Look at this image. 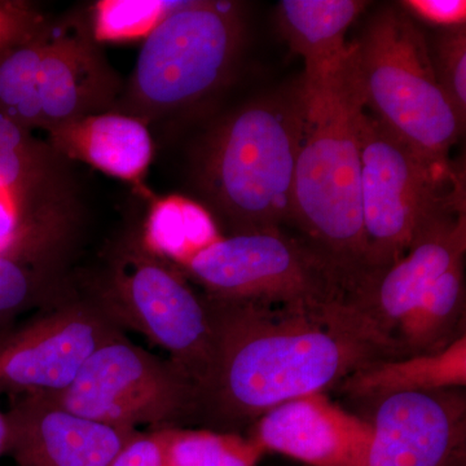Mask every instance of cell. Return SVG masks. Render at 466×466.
I'll list each match as a JSON object with an SVG mask.
<instances>
[{"mask_svg": "<svg viewBox=\"0 0 466 466\" xmlns=\"http://www.w3.org/2000/svg\"><path fill=\"white\" fill-rule=\"evenodd\" d=\"M208 299L213 346L193 417L211 431L240 433L280 404L325 392L379 359L397 358L395 346L352 308L311 312Z\"/></svg>", "mask_w": 466, "mask_h": 466, "instance_id": "1", "label": "cell"}, {"mask_svg": "<svg viewBox=\"0 0 466 466\" xmlns=\"http://www.w3.org/2000/svg\"><path fill=\"white\" fill-rule=\"evenodd\" d=\"M303 82L308 113L294 171L290 222L303 233V240L349 279L355 291L367 276L359 140L366 109L350 48L327 75Z\"/></svg>", "mask_w": 466, "mask_h": 466, "instance_id": "2", "label": "cell"}, {"mask_svg": "<svg viewBox=\"0 0 466 466\" xmlns=\"http://www.w3.org/2000/svg\"><path fill=\"white\" fill-rule=\"evenodd\" d=\"M306 113L300 76L287 87L232 110L205 137L196 177L232 235L280 229L290 222Z\"/></svg>", "mask_w": 466, "mask_h": 466, "instance_id": "3", "label": "cell"}, {"mask_svg": "<svg viewBox=\"0 0 466 466\" xmlns=\"http://www.w3.org/2000/svg\"><path fill=\"white\" fill-rule=\"evenodd\" d=\"M349 48L364 109L428 157L450 161L465 124L438 84L412 17L400 5L383 8Z\"/></svg>", "mask_w": 466, "mask_h": 466, "instance_id": "4", "label": "cell"}, {"mask_svg": "<svg viewBox=\"0 0 466 466\" xmlns=\"http://www.w3.org/2000/svg\"><path fill=\"white\" fill-rule=\"evenodd\" d=\"M359 140L366 281L400 260L441 214L465 208V183L451 161L428 157L366 110Z\"/></svg>", "mask_w": 466, "mask_h": 466, "instance_id": "5", "label": "cell"}, {"mask_svg": "<svg viewBox=\"0 0 466 466\" xmlns=\"http://www.w3.org/2000/svg\"><path fill=\"white\" fill-rule=\"evenodd\" d=\"M177 266L217 299L311 312L352 308L349 279L281 228L218 236Z\"/></svg>", "mask_w": 466, "mask_h": 466, "instance_id": "6", "label": "cell"}, {"mask_svg": "<svg viewBox=\"0 0 466 466\" xmlns=\"http://www.w3.org/2000/svg\"><path fill=\"white\" fill-rule=\"evenodd\" d=\"M244 36L235 3H183L147 36L128 86L127 116L143 121L207 99L231 78Z\"/></svg>", "mask_w": 466, "mask_h": 466, "instance_id": "7", "label": "cell"}, {"mask_svg": "<svg viewBox=\"0 0 466 466\" xmlns=\"http://www.w3.org/2000/svg\"><path fill=\"white\" fill-rule=\"evenodd\" d=\"M97 296L122 328H133L167 350L196 390L213 346L208 296L193 290L179 269L139 242H130L116 257L108 284Z\"/></svg>", "mask_w": 466, "mask_h": 466, "instance_id": "8", "label": "cell"}, {"mask_svg": "<svg viewBox=\"0 0 466 466\" xmlns=\"http://www.w3.org/2000/svg\"><path fill=\"white\" fill-rule=\"evenodd\" d=\"M47 397V395H45ZM76 415L116 428L148 425L177 428L195 416L196 390L188 376L168 359L119 334L97 349L66 390L50 395Z\"/></svg>", "mask_w": 466, "mask_h": 466, "instance_id": "9", "label": "cell"}, {"mask_svg": "<svg viewBox=\"0 0 466 466\" xmlns=\"http://www.w3.org/2000/svg\"><path fill=\"white\" fill-rule=\"evenodd\" d=\"M100 297L63 294L0 341V395L58 394L122 332Z\"/></svg>", "mask_w": 466, "mask_h": 466, "instance_id": "10", "label": "cell"}, {"mask_svg": "<svg viewBox=\"0 0 466 466\" xmlns=\"http://www.w3.org/2000/svg\"><path fill=\"white\" fill-rule=\"evenodd\" d=\"M461 389L395 392L379 398L366 466H455L464 456Z\"/></svg>", "mask_w": 466, "mask_h": 466, "instance_id": "11", "label": "cell"}, {"mask_svg": "<svg viewBox=\"0 0 466 466\" xmlns=\"http://www.w3.org/2000/svg\"><path fill=\"white\" fill-rule=\"evenodd\" d=\"M465 250V208L441 214L400 260L358 288L352 309L395 346L398 325L450 267L464 259Z\"/></svg>", "mask_w": 466, "mask_h": 466, "instance_id": "12", "label": "cell"}, {"mask_svg": "<svg viewBox=\"0 0 466 466\" xmlns=\"http://www.w3.org/2000/svg\"><path fill=\"white\" fill-rule=\"evenodd\" d=\"M249 434L265 452L306 466H366L372 425L334 403L325 392L309 394L268 410Z\"/></svg>", "mask_w": 466, "mask_h": 466, "instance_id": "13", "label": "cell"}, {"mask_svg": "<svg viewBox=\"0 0 466 466\" xmlns=\"http://www.w3.org/2000/svg\"><path fill=\"white\" fill-rule=\"evenodd\" d=\"M7 455L18 466H110L137 431L76 415L45 395L14 398Z\"/></svg>", "mask_w": 466, "mask_h": 466, "instance_id": "14", "label": "cell"}, {"mask_svg": "<svg viewBox=\"0 0 466 466\" xmlns=\"http://www.w3.org/2000/svg\"><path fill=\"white\" fill-rule=\"evenodd\" d=\"M38 94L42 126L50 128L78 116L99 115L112 99L113 81L84 36L47 33Z\"/></svg>", "mask_w": 466, "mask_h": 466, "instance_id": "15", "label": "cell"}, {"mask_svg": "<svg viewBox=\"0 0 466 466\" xmlns=\"http://www.w3.org/2000/svg\"><path fill=\"white\" fill-rule=\"evenodd\" d=\"M55 148L104 173L137 182L152 159L146 124L121 113L78 116L50 127Z\"/></svg>", "mask_w": 466, "mask_h": 466, "instance_id": "16", "label": "cell"}, {"mask_svg": "<svg viewBox=\"0 0 466 466\" xmlns=\"http://www.w3.org/2000/svg\"><path fill=\"white\" fill-rule=\"evenodd\" d=\"M367 7L360 0H283L279 25L291 51L305 60L306 81H317L341 63L346 33Z\"/></svg>", "mask_w": 466, "mask_h": 466, "instance_id": "17", "label": "cell"}, {"mask_svg": "<svg viewBox=\"0 0 466 466\" xmlns=\"http://www.w3.org/2000/svg\"><path fill=\"white\" fill-rule=\"evenodd\" d=\"M465 385V333L437 351L379 359L341 383L352 397L373 400L395 392L450 390Z\"/></svg>", "mask_w": 466, "mask_h": 466, "instance_id": "18", "label": "cell"}, {"mask_svg": "<svg viewBox=\"0 0 466 466\" xmlns=\"http://www.w3.org/2000/svg\"><path fill=\"white\" fill-rule=\"evenodd\" d=\"M58 232L0 253V341L30 309L46 308L66 291L56 283Z\"/></svg>", "mask_w": 466, "mask_h": 466, "instance_id": "19", "label": "cell"}, {"mask_svg": "<svg viewBox=\"0 0 466 466\" xmlns=\"http://www.w3.org/2000/svg\"><path fill=\"white\" fill-rule=\"evenodd\" d=\"M464 280V259H461L425 291L395 330L398 357L437 351L455 339L453 329L465 309Z\"/></svg>", "mask_w": 466, "mask_h": 466, "instance_id": "20", "label": "cell"}, {"mask_svg": "<svg viewBox=\"0 0 466 466\" xmlns=\"http://www.w3.org/2000/svg\"><path fill=\"white\" fill-rule=\"evenodd\" d=\"M47 33H34L0 48V112L24 127L42 126L39 70Z\"/></svg>", "mask_w": 466, "mask_h": 466, "instance_id": "21", "label": "cell"}, {"mask_svg": "<svg viewBox=\"0 0 466 466\" xmlns=\"http://www.w3.org/2000/svg\"><path fill=\"white\" fill-rule=\"evenodd\" d=\"M218 236L216 225L204 208L180 198H168L150 211L143 245L159 258L179 265Z\"/></svg>", "mask_w": 466, "mask_h": 466, "instance_id": "22", "label": "cell"}, {"mask_svg": "<svg viewBox=\"0 0 466 466\" xmlns=\"http://www.w3.org/2000/svg\"><path fill=\"white\" fill-rule=\"evenodd\" d=\"M162 434L165 466H258L266 455L250 435L179 426Z\"/></svg>", "mask_w": 466, "mask_h": 466, "instance_id": "23", "label": "cell"}, {"mask_svg": "<svg viewBox=\"0 0 466 466\" xmlns=\"http://www.w3.org/2000/svg\"><path fill=\"white\" fill-rule=\"evenodd\" d=\"M179 2H103L95 12V34L106 41H122L149 33L174 9Z\"/></svg>", "mask_w": 466, "mask_h": 466, "instance_id": "24", "label": "cell"}, {"mask_svg": "<svg viewBox=\"0 0 466 466\" xmlns=\"http://www.w3.org/2000/svg\"><path fill=\"white\" fill-rule=\"evenodd\" d=\"M435 76L462 122L466 121V27L444 29L431 54Z\"/></svg>", "mask_w": 466, "mask_h": 466, "instance_id": "25", "label": "cell"}, {"mask_svg": "<svg viewBox=\"0 0 466 466\" xmlns=\"http://www.w3.org/2000/svg\"><path fill=\"white\" fill-rule=\"evenodd\" d=\"M21 200H24V195L0 191V253L20 247L45 233L56 231L32 222L24 214V205L17 204Z\"/></svg>", "mask_w": 466, "mask_h": 466, "instance_id": "26", "label": "cell"}, {"mask_svg": "<svg viewBox=\"0 0 466 466\" xmlns=\"http://www.w3.org/2000/svg\"><path fill=\"white\" fill-rule=\"evenodd\" d=\"M400 7L408 15L444 29L465 25V0H407Z\"/></svg>", "mask_w": 466, "mask_h": 466, "instance_id": "27", "label": "cell"}, {"mask_svg": "<svg viewBox=\"0 0 466 466\" xmlns=\"http://www.w3.org/2000/svg\"><path fill=\"white\" fill-rule=\"evenodd\" d=\"M110 466H165L162 429L149 433L137 431Z\"/></svg>", "mask_w": 466, "mask_h": 466, "instance_id": "28", "label": "cell"}, {"mask_svg": "<svg viewBox=\"0 0 466 466\" xmlns=\"http://www.w3.org/2000/svg\"><path fill=\"white\" fill-rule=\"evenodd\" d=\"M25 26L20 12L9 5H0V48L29 34Z\"/></svg>", "mask_w": 466, "mask_h": 466, "instance_id": "29", "label": "cell"}, {"mask_svg": "<svg viewBox=\"0 0 466 466\" xmlns=\"http://www.w3.org/2000/svg\"><path fill=\"white\" fill-rule=\"evenodd\" d=\"M9 440H11V428H9L7 412H3L0 408V458L8 453Z\"/></svg>", "mask_w": 466, "mask_h": 466, "instance_id": "30", "label": "cell"}]
</instances>
